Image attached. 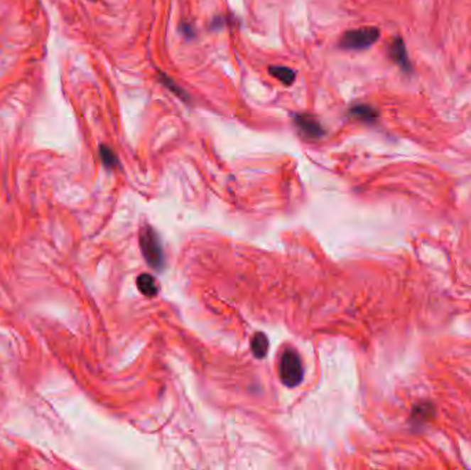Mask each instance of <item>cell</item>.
<instances>
[{
  "instance_id": "8fae6325",
  "label": "cell",
  "mask_w": 471,
  "mask_h": 470,
  "mask_svg": "<svg viewBox=\"0 0 471 470\" xmlns=\"http://www.w3.org/2000/svg\"><path fill=\"white\" fill-rule=\"evenodd\" d=\"M251 348H252V352L256 358H265L266 353H268V349H269V341H268V338L265 334L258 333L252 338Z\"/></svg>"
},
{
  "instance_id": "277c9868",
  "label": "cell",
  "mask_w": 471,
  "mask_h": 470,
  "mask_svg": "<svg viewBox=\"0 0 471 470\" xmlns=\"http://www.w3.org/2000/svg\"><path fill=\"white\" fill-rule=\"evenodd\" d=\"M292 120L299 134L305 139L317 141L325 135V129L321 126L320 120L310 113H295L292 114Z\"/></svg>"
},
{
  "instance_id": "4fadbf2b",
  "label": "cell",
  "mask_w": 471,
  "mask_h": 470,
  "mask_svg": "<svg viewBox=\"0 0 471 470\" xmlns=\"http://www.w3.org/2000/svg\"><path fill=\"white\" fill-rule=\"evenodd\" d=\"M180 31L183 32L185 36H189V38L195 35L193 28H192V23H182V25H180Z\"/></svg>"
},
{
  "instance_id": "6da1fadb",
  "label": "cell",
  "mask_w": 471,
  "mask_h": 470,
  "mask_svg": "<svg viewBox=\"0 0 471 470\" xmlns=\"http://www.w3.org/2000/svg\"><path fill=\"white\" fill-rule=\"evenodd\" d=\"M381 36V32L375 26H364L359 29L346 31L340 39H339V47L343 50H353L359 51L369 48L371 46L375 45Z\"/></svg>"
},
{
  "instance_id": "ba28073f",
  "label": "cell",
  "mask_w": 471,
  "mask_h": 470,
  "mask_svg": "<svg viewBox=\"0 0 471 470\" xmlns=\"http://www.w3.org/2000/svg\"><path fill=\"white\" fill-rule=\"evenodd\" d=\"M268 73L270 76H273L274 79H277L280 83H283L284 86H291L295 82L296 73L295 70L288 67H283V65H270L268 68Z\"/></svg>"
},
{
  "instance_id": "30bf717a",
  "label": "cell",
  "mask_w": 471,
  "mask_h": 470,
  "mask_svg": "<svg viewBox=\"0 0 471 470\" xmlns=\"http://www.w3.org/2000/svg\"><path fill=\"white\" fill-rule=\"evenodd\" d=\"M136 286H138L139 292H142L144 295H146V297H155L157 292H158L156 280L151 274H141L136 279Z\"/></svg>"
},
{
  "instance_id": "5b68a950",
  "label": "cell",
  "mask_w": 471,
  "mask_h": 470,
  "mask_svg": "<svg viewBox=\"0 0 471 470\" xmlns=\"http://www.w3.org/2000/svg\"><path fill=\"white\" fill-rule=\"evenodd\" d=\"M389 57L404 72L412 70V65L409 63V57H408V51H406V46L401 38L393 39V42L389 46Z\"/></svg>"
},
{
  "instance_id": "3957f363",
  "label": "cell",
  "mask_w": 471,
  "mask_h": 470,
  "mask_svg": "<svg viewBox=\"0 0 471 470\" xmlns=\"http://www.w3.org/2000/svg\"><path fill=\"white\" fill-rule=\"evenodd\" d=\"M141 250L146 262L153 269H161L164 265V254L156 232L151 226H145L141 232Z\"/></svg>"
},
{
  "instance_id": "7c38bea8",
  "label": "cell",
  "mask_w": 471,
  "mask_h": 470,
  "mask_svg": "<svg viewBox=\"0 0 471 470\" xmlns=\"http://www.w3.org/2000/svg\"><path fill=\"white\" fill-rule=\"evenodd\" d=\"M99 156L104 163L105 167L108 169H116L119 167V159L116 156V154L113 152L112 149L107 145H101L99 146Z\"/></svg>"
},
{
  "instance_id": "52a82bcc",
  "label": "cell",
  "mask_w": 471,
  "mask_h": 470,
  "mask_svg": "<svg viewBox=\"0 0 471 470\" xmlns=\"http://www.w3.org/2000/svg\"><path fill=\"white\" fill-rule=\"evenodd\" d=\"M349 113H350V116H353L354 119H359L364 123H374L379 117V112L374 107L367 105V104H359V105L352 107Z\"/></svg>"
},
{
  "instance_id": "7a4b0ae2",
  "label": "cell",
  "mask_w": 471,
  "mask_h": 470,
  "mask_svg": "<svg viewBox=\"0 0 471 470\" xmlns=\"http://www.w3.org/2000/svg\"><path fill=\"white\" fill-rule=\"evenodd\" d=\"M278 375L281 382L288 388L298 386L303 380V365L299 355L293 349H286L281 353Z\"/></svg>"
},
{
  "instance_id": "5bb4252c",
  "label": "cell",
  "mask_w": 471,
  "mask_h": 470,
  "mask_svg": "<svg viewBox=\"0 0 471 470\" xmlns=\"http://www.w3.org/2000/svg\"><path fill=\"white\" fill-rule=\"evenodd\" d=\"M90 1H97V0H90Z\"/></svg>"
},
{
  "instance_id": "8992f818",
  "label": "cell",
  "mask_w": 471,
  "mask_h": 470,
  "mask_svg": "<svg viewBox=\"0 0 471 470\" xmlns=\"http://www.w3.org/2000/svg\"><path fill=\"white\" fill-rule=\"evenodd\" d=\"M434 414H435V408L433 404L428 403V402L416 404L411 412V418H409L411 425L416 426V427L426 425L430 420L434 418Z\"/></svg>"
},
{
  "instance_id": "9c48e42d",
  "label": "cell",
  "mask_w": 471,
  "mask_h": 470,
  "mask_svg": "<svg viewBox=\"0 0 471 470\" xmlns=\"http://www.w3.org/2000/svg\"><path fill=\"white\" fill-rule=\"evenodd\" d=\"M157 80H158L166 89H168L173 92V94H175V95H177L178 98H180L182 101L188 102V101L190 100V95H189L185 90L182 89L180 85H177L175 80H174L171 76L166 75L164 72H160V70L157 72Z\"/></svg>"
}]
</instances>
